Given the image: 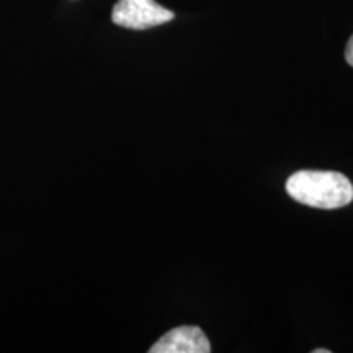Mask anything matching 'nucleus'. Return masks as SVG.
<instances>
[{
	"instance_id": "obj_1",
	"label": "nucleus",
	"mask_w": 353,
	"mask_h": 353,
	"mask_svg": "<svg viewBox=\"0 0 353 353\" xmlns=\"http://www.w3.org/2000/svg\"><path fill=\"white\" fill-rule=\"evenodd\" d=\"M286 192L298 203L322 210L342 208L353 200L352 182L339 172H296L286 182Z\"/></svg>"
},
{
	"instance_id": "obj_2",
	"label": "nucleus",
	"mask_w": 353,
	"mask_h": 353,
	"mask_svg": "<svg viewBox=\"0 0 353 353\" xmlns=\"http://www.w3.org/2000/svg\"><path fill=\"white\" fill-rule=\"evenodd\" d=\"M174 12L156 0H118L112 12L113 23L128 30H149L174 20Z\"/></svg>"
},
{
	"instance_id": "obj_3",
	"label": "nucleus",
	"mask_w": 353,
	"mask_h": 353,
	"mask_svg": "<svg viewBox=\"0 0 353 353\" xmlns=\"http://www.w3.org/2000/svg\"><path fill=\"white\" fill-rule=\"evenodd\" d=\"M151 353H210L211 345L205 332L196 325H180L167 332L149 348Z\"/></svg>"
},
{
	"instance_id": "obj_4",
	"label": "nucleus",
	"mask_w": 353,
	"mask_h": 353,
	"mask_svg": "<svg viewBox=\"0 0 353 353\" xmlns=\"http://www.w3.org/2000/svg\"><path fill=\"white\" fill-rule=\"evenodd\" d=\"M345 59H347V63L352 65L353 68V37L348 39V43H347V48H345Z\"/></svg>"
},
{
	"instance_id": "obj_5",
	"label": "nucleus",
	"mask_w": 353,
	"mask_h": 353,
	"mask_svg": "<svg viewBox=\"0 0 353 353\" xmlns=\"http://www.w3.org/2000/svg\"><path fill=\"white\" fill-rule=\"evenodd\" d=\"M314 353H330V350H325V348H317Z\"/></svg>"
}]
</instances>
